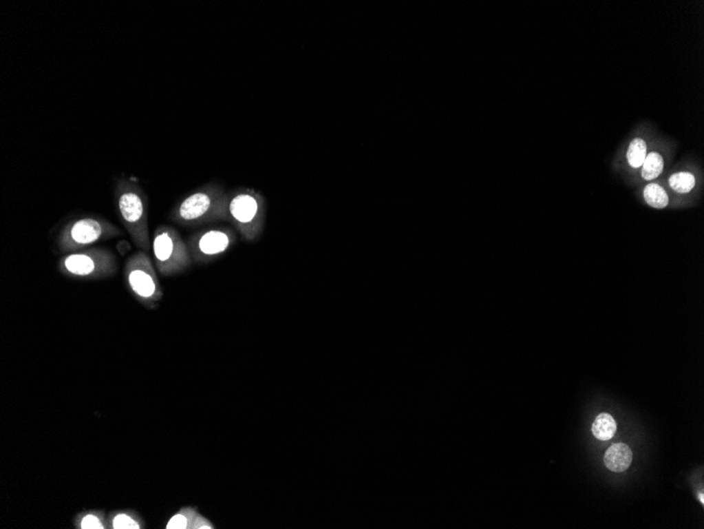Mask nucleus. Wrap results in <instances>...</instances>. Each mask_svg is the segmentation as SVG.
Instances as JSON below:
<instances>
[{
    "instance_id": "nucleus-1",
    "label": "nucleus",
    "mask_w": 704,
    "mask_h": 529,
    "mask_svg": "<svg viewBox=\"0 0 704 529\" xmlns=\"http://www.w3.org/2000/svg\"><path fill=\"white\" fill-rule=\"evenodd\" d=\"M266 201L261 192L239 188L226 194L225 218L246 241H255L265 229Z\"/></svg>"
},
{
    "instance_id": "nucleus-2",
    "label": "nucleus",
    "mask_w": 704,
    "mask_h": 529,
    "mask_svg": "<svg viewBox=\"0 0 704 529\" xmlns=\"http://www.w3.org/2000/svg\"><path fill=\"white\" fill-rule=\"evenodd\" d=\"M226 194L215 183L206 184L172 209L171 219L182 225H200L225 218Z\"/></svg>"
},
{
    "instance_id": "nucleus-3",
    "label": "nucleus",
    "mask_w": 704,
    "mask_h": 529,
    "mask_svg": "<svg viewBox=\"0 0 704 529\" xmlns=\"http://www.w3.org/2000/svg\"><path fill=\"white\" fill-rule=\"evenodd\" d=\"M115 195L125 227L140 247L148 249V214L144 192L134 182L122 180L117 183Z\"/></svg>"
},
{
    "instance_id": "nucleus-4",
    "label": "nucleus",
    "mask_w": 704,
    "mask_h": 529,
    "mask_svg": "<svg viewBox=\"0 0 704 529\" xmlns=\"http://www.w3.org/2000/svg\"><path fill=\"white\" fill-rule=\"evenodd\" d=\"M153 253L160 273L172 275L189 267L191 255L178 231L171 227H158L154 234Z\"/></svg>"
},
{
    "instance_id": "nucleus-5",
    "label": "nucleus",
    "mask_w": 704,
    "mask_h": 529,
    "mask_svg": "<svg viewBox=\"0 0 704 529\" xmlns=\"http://www.w3.org/2000/svg\"><path fill=\"white\" fill-rule=\"evenodd\" d=\"M118 229L110 222L98 218L86 217L69 223L61 234V247L67 249H77L88 247L104 238L113 237Z\"/></svg>"
},
{
    "instance_id": "nucleus-6",
    "label": "nucleus",
    "mask_w": 704,
    "mask_h": 529,
    "mask_svg": "<svg viewBox=\"0 0 704 529\" xmlns=\"http://www.w3.org/2000/svg\"><path fill=\"white\" fill-rule=\"evenodd\" d=\"M126 274L131 290L140 298H160V283L146 253H138L129 260Z\"/></svg>"
},
{
    "instance_id": "nucleus-7",
    "label": "nucleus",
    "mask_w": 704,
    "mask_h": 529,
    "mask_svg": "<svg viewBox=\"0 0 704 529\" xmlns=\"http://www.w3.org/2000/svg\"><path fill=\"white\" fill-rule=\"evenodd\" d=\"M237 241V234L227 227L211 229L198 234L189 241L190 253L196 261H206L227 251Z\"/></svg>"
},
{
    "instance_id": "nucleus-8",
    "label": "nucleus",
    "mask_w": 704,
    "mask_h": 529,
    "mask_svg": "<svg viewBox=\"0 0 704 529\" xmlns=\"http://www.w3.org/2000/svg\"><path fill=\"white\" fill-rule=\"evenodd\" d=\"M108 257H111L110 253L98 249L71 253L61 261V267L73 276H91L108 269Z\"/></svg>"
},
{
    "instance_id": "nucleus-9",
    "label": "nucleus",
    "mask_w": 704,
    "mask_h": 529,
    "mask_svg": "<svg viewBox=\"0 0 704 529\" xmlns=\"http://www.w3.org/2000/svg\"><path fill=\"white\" fill-rule=\"evenodd\" d=\"M632 461V450L626 444L619 443L610 446L604 455L606 468L612 473H623L628 470Z\"/></svg>"
},
{
    "instance_id": "nucleus-10",
    "label": "nucleus",
    "mask_w": 704,
    "mask_h": 529,
    "mask_svg": "<svg viewBox=\"0 0 704 529\" xmlns=\"http://www.w3.org/2000/svg\"><path fill=\"white\" fill-rule=\"evenodd\" d=\"M593 435L600 441H608L617 431V424L610 414L602 413L597 416L592 427Z\"/></svg>"
},
{
    "instance_id": "nucleus-11",
    "label": "nucleus",
    "mask_w": 704,
    "mask_h": 529,
    "mask_svg": "<svg viewBox=\"0 0 704 529\" xmlns=\"http://www.w3.org/2000/svg\"><path fill=\"white\" fill-rule=\"evenodd\" d=\"M663 167L664 161L662 156L657 152H650L646 156L642 164V178L646 181L656 179L661 174Z\"/></svg>"
},
{
    "instance_id": "nucleus-12",
    "label": "nucleus",
    "mask_w": 704,
    "mask_h": 529,
    "mask_svg": "<svg viewBox=\"0 0 704 529\" xmlns=\"http://www.w3.org/2000/svg\"><path fill=\"white\" fill-rule=\"evenodd\" d=\"M644 199L646 203L652 208L662 209L668 204V196L665 190L658 184L650 183L644 188Z\"/></svg>"
},
{
    "instance_id": "nucleus-13",
    "label": "nucleus",
    "mask_w": 704,
    "mask_h": 529,
    "mask_svg": "<svg viewBox=\"0 0 704 529\" xmlns=\"http://www.w3.org/2000/svg\"><path fill=\"white\" fill-rule=\"evenodd\" d=\"M198 514L193 508H184L167 524V529L193 528Z\"/></svg>"
},
{
    "instance_id": "nucleus-14",
    "label": "nucleus",
    "mask_w": 704,
    "mask_h": 529,
    "mask_svg": "<svg viewBox=\"0 0 704 529\" xmlns=\"http://www.w3.org/2000/svg\"><path fill=\"white\" fill-rule=\"evenodd\" d=\"M646 156V143L642 138H634L630 142L628 149V164L632 168H639L643 164Z\"/></svg>"
},
{
    "instance_id": "nucleus-15",
    "label": "nucleus",
    "mask_w": 704,
    "mask_h": 529,
    "mask_svg": "<svg viewBox=\"0 0 704 529\" xmlns=\"http://www.w3.org/2000/svg\"><path fill=\"white\" fill-rule=\"evenodd\" d=\"M695 176L690 172H676L670 178V186L679 194H687L695 187Z\"/></svg>"
},
{
    "instance_id": "nucleus-16",
    "label": "nucleus",
    "mask_w": 704,
    "mask_h": 529,
    "mask_svg": "<svg viewBox=\"0 0 704 529\" xmlns=\"http://www.w3.org/2000/svg\"><path fill=\"white\" fill-rule=\"evenodd\" d=\"M113 527L115 529H138L140 525L127 515H118L113 521Z\"/></svg>"
},
{
    "instance_id": "nucleus-17",
    "label": "nucleus",
    "mask_w": 704,
    "mask_h": 529,
    "mask_svg": "<svg viewBox=\"0 0 704 529\" xmlns=\"http://www.w3.org/2000/svg\"><path fill=\"white\" fill-rule=\"evenodd\" d=\"M81 528L102 529L104 528V526H103L102 522L99 521L98 518L90 515V516L85 517V518L83 519V522H81Z\"/></svg>"
},
{
    "instance_id": "nucleus-18",
    "label": "nucleus",
    "mask_w": 704,
    "mask_h": 529,
    "mask_svg": "<svg viewBox=\"0 0 704 529\" xmlns=\"http://www.w3.org/2000/svg\"><path fill=\"white\" fill-rule=\"evenodd\" d=\"M700 501H701L702 504H703V502H704V500H703V493H702V492L700 493Z\"/></svg>"
}]
</instances>
